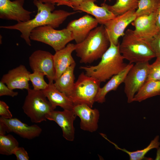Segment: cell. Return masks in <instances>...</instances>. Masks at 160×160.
Instances as JSON below:
<instances>
[{
    "mask_svg": "<svg viewBox=\"0 0 160 160\" xmlns=\"http://www.w3.org/2000/svg\"><path fill=\"white\" fill-rule=\"evenodd\" d=\"M33 3L37 9V14L33 18L12 25L0 27L1 28L19 31L21 33L20 37L29 46H31L30 33L34 29L46 25H50L55 28H57L68 17L79 12H69L63 10L53 11L55 4L43 3L38 0H33Z\"/></svg>",
    "mask_w": 160,
    "mask_h": 160,
    "instance_id": "1",
    "label": "cell"
},
{
    "mask_svg": "<svg viewBox=\"0 0 160 160\" xmlns=\"http://www.w3.org/2000/svg\"><path fill=\"white\" fill-rule=\"evenodd\" d=\"M110 42L108 48L97 65L80 68L85 71L86 75L96 79L100 82H105L119 73L127 65L124 62V59L120 52V43L116 45Z\"/></svg>",
    "mask_w": 160,
    "mask_h": 160,
    "instance_id": "2",
    "label": "cell"
},
{
    "mask_svg": "<svg viewBox=\"0 0 160 160\" xmlns=\"http://www.w3.org/2000/svg\"><path fill=\"white\" fill-rule=\"evenodd\" d=\"M110 44L105 26L101 25L91 31L82 42L75 44V51L80 63H90L101 58Z\"/></svg>",
    "mask_w": 160,
    "mask_h": 160,
    "instance_id": "3",
    "label": "cell"
},
{
    "mask_svg": "<svg viewBox=\"0 0 160 160\" xmlns=\"http://www.w3.org/2000/svg\"><path fill=\"white\" fill-rule=\"evenodd\" d=\"M120 52L124 59L130 63L149 62L156 57L149 42L141 39L128 29L119 45Z\"/></svg>",
    "mask_w": 160,
    "mask_h": 160,
    "instance_id": "4",
    "label": "cell"
},
{
    "mask_svg": "<svg viewBox=\"0 0 160 160\" xmlns=\"http://www.w3.org/2000/svg\"><path fill=\"white\" fill-rule=\"evenodd\" d=\"M22 108L32 122L46 121L47 116L55 109L41 90H27Z\"/></svg>",
    "mask_w": 160,
    "mask_h": 160,
    "instance_id": "5",
    "label": "cell"
},
{
    "mask_svg": "<svg viewBox=\"0 0 160 160\" xmlns=\"http://www.w3.org/2000/svg\"><path fill=\"white\" fill-rule=\"evenodd\" d=\"M98 80L84 72L79 76L68 96L74 105L84 104L92 108L100 83Z\"/></svg>",
    "mask_w": 160,
    "mask_h": 160,
    "instance_id": "6",
    "label": "cell"
},
{
    "mask_svg": "<svg viewBox=\"0 0 160 160\" xmlns=\"http://www.w3.org/2000/svg\"><path fill=\"white\" fill-rule=\"evenodd\" d=\"M31 40L41 42L52 47L55 52L65 47L73 40L71 32L66 28L56 30L49 25L34 29L30 33Z\"/></svg>",
    "mask_w": 160,
    "mask_h": 160,
    "instance_id": "7",
    "label": "cell"
},
{
    "mask_svg": "<svg viewBox=\"0 0 160 160\" xmlns=\"http://www.w3.org/2000/svg\"><path fill=\"white\" fill-rule=\"evenodd\" d=\"M150 65L149 62L135 63L127 73L124 83L128 103L133 102L135 95L146 82Z\"/></svg>",
    "mask_w": 160,
    "mask_h": 160,
    "instance_id": "8",
    "label": "cell"
},
{
    "mask_svg": "<svg viewBox=\"0 0 160 160\" xmlns=\"http://www.w3.org/2000/svg\"><path fill=\"white\" fill-rule=\"evenodd\" d=\"M42 131L36 124L29 126L15 118L0 117V134L13 132L23 138L31 140L39 136Z\"/></svg>",
    "mask_w": 160,
    "mask_h": 160,
    "instance_id": "9",
    "label": "cell"
},
{
    "mask_svg": "<svg viewBox=\"0 0 160 160\" xmlns=\"http://www.w3.org/2000/svg\"><path fill=\"white\" fill-rule=\"evenodd\" d=\"M29 62L33 72L38 71L44 73L49 82L55 81L56 73L53 55L51 53L41 50H36L29 57Z\"/></svg>",
    "mask_w": 160,
    "mask_h": 160,
    "instance_id": "10",
    "label": "cell"
},
{
    "mask_svg": "<svg viewBox=\"0 0 160 160\" xmlns=\"http://www.w3.org/2000/svg\"><path fill=\"white\" fill-rule=\"evenodd\" d=\"M135 11L131 10L118 15L104 24L110 41L115 45L118 44L119 38L124 35L126 27L136 17Z\"/></svg>",
    "mask_w": 160,
    "mask_h": 160,
    "instance_id": "11",
    "label": "cell"
},
{
    "mask_svg": "<svg viewBox=\"0 0 160 160\" xmlns=\"http://www.w3.org/2000/svg\"><path fill=\"white\" fill-rule=\"evenodd\" d=\"M157 14V10L136 17L131 23L135 28L133 31L137 37L149 42L159 33L156 24Z\"/></svg>",
    "mask_w": 160,
    "mask_h": 160,
    "instance_id": "12",
    "label": "cell"
},
{
    "mask_svg": "<svg viewBox=\"0 0 160 160\" xmlns=\"http://www.w3.org/2000/svg\"><path fill=\"white\" fill-rule=\"evenodd\" d=\"M25 0H0V18L7 20L25 22L31 19V12L25 9Z\"/></svg>",
    "mask_w": 160,
    "mask_h": 160,
    "instance_id": "13",
    "label": "cell"
},
{
    "mask_svg": "<svg viewBox=\"0 0 160 160\" xmlns=\"http://www.w3.org/2000/svg\"><path fill=\"white\" fill-rule=\"evenodd\" d=\"M76 116L73 109L62 111L53 110L47 116L46 118L55 122L61 128L63 137L72 141L75 138L73 123Z\"/></svg>",
    "mask_w": 160,
    "mask_h": 160,
    "instance_id": "14",
    "label": "cell"
},
{
    "mask_svg": "<svg viewBox=\"0 0 160 160\" xmlns=\"http://www.w3.org/2000/svg\"><path fill=\"white\" fill-rule=\"evenodd\" d=\"M98 23L95 18L86 15L71 21L66 28L71 32L73 40L77 44L84 41Z\"/></svg>",
    "mask_w": 160,
    "mask_h": 160,
    "instance_id": "15",
    "label": "cell"
},
{
    "mask_svg": "<svg viewBox=\"0 0 160 160\" xmlns=\"http://www.w3.org/2000/svg\"><path fill=\"white\" fill-rule=\"evenodd\" d=\"M73 110L80 119V126L81 129L91 132L97 130L100 116L98 109L82 104L74 105Z\"/></svg>",
    "mask_w": 160,
    "mask_h": 160,
    "instance_id": "16",
    "label": "cell"
},
{
    "mask_svg": "<svg viewBox=\"0 0 160 160\" xmlns=\"http://www.w3.org/2000/svg\"><path fill=\"white\" fill-rule=\"evenodd\" d=\"M30 73L25 65H21L4 75L1 81L12 89L28 90L30 89L29 82Z\"/></svg>",
    "mask_w": 160,
    "mask_h": 160,
    "instance_id": "17",
    "label": "cell"
},
{
    "mask_svg": "<svg viewBox=\"0 0 160 160\" xmlns=\"http://www.w3.org/2000/svg\"><path fill=\"white\" fill-rule=\"evenodd\" d=\"M96 0H84L73 8L74 11H81L90 14L95 17L99 23L103 25L108 21L115 18L116 16L108 8L105 3L100 7L95 2Z\"/></svg>",
    "mask_w": 160,
    "mask_h": 160,
    "instance_id": "18",
    "label": "cell"
},
{
    "mask_svg": "<svg viewBox=\"0 0 160 160\" xmlns=\"http://www.w3.org/2000/svg\"><path fill=\"white\" fill-rule=\"evenodd\" d=\"M75 48V44L69 43L64 48L55 52L53 55L56 73L55 80L69 67L75 63L72 56V53Z\"/></svg>",
    "mask_w": 160,
    "mask_h": 160,
    "instance_id": "19",
    "label": "cell"
},
{
    "mask_svg": "<svg viewBox=\"0 0 160 160\" xmlns=\"http://www.w3.org/2000/svg\"><path fill=\"white\" fill-rule=\"evenodd\" d=\"M41 91L55 109L58 106L63 110L73 109L74 105L71 100L56 88L53 82H49L47 88Z\"/></svg>",
    "mask_w": 160,
    "mask_h": 160,
    "instance_id": "20",
    "label": "cell"
},
{
    "mask_svg": "<svg viewBox=\"0 0 160 160\" xmlns=\"http://www.w3.org/2000/svg\"><path fill=\"white\" fill-rule=\"evenodd\" d=\"M133 65V63H129L124 70L113 76L103 87H100L95 97V102L101 103L105 102L108 93L111 91L116 90L124 83L127 73Z\"/></svg>",
    "mask_w": 160,
    "mask_h": 160,
    "instance_id": "21",
    "label": "cell"
},
{
    "mask_svg": "<svg viewBox=\"0 0 160 160\" xmlns=\"http://www.w3.org/2000/svg\"><path fill=\"white\" fill-rule=\"evenodd\" d=\"M76 63L69 67L54 83L56 88L68 97L71 94L75 82L74 71Z\"/></svg>",
    "mask_w": 160,
    "mask_h": 160,
    "instance_id": "22",
    "label": "cell"
},
{
    "mask_svg": "<svg viewBox=\"0 0 160 160\" xmlns=\"http://www.w3.org/2000/svg\"><path fill=\"white\" fill-rule=\"evenodd\" d=\"M160 95V80L147 81L135 95L133 102H141Z\"/></svg>",
    "mask_w": 160,
    "mask_h": 160,
    "instance_id": "23",
    "label": "cell"
},
{
    "mask_svg": "<svg viewBox=\"0 0 160 160\" xmlns=\"http://www.w3.org/2000/svg\"><path fill=\"white\" fill-rule=\"evenodd\" d=\"M105 138L113 144L116 149L121 150L127 154L130 160H152L151 158H146L145 157V155L151 150L157 149L160 146L159 136L158 135H156L151 140L150 144L145 148L133 151H130L125 148H121L116 144L110 141L106 137H105Z\"/></svg>",
    "mask_w": 160,
    "mask_h": 160,
    "instance_id": "24",
    "label": "cell"
},
{
    "mask_svg": "<svg viewBox=\"0 0 160 160\" xmlns=\"http://www.w3.org/2000/svg\"><path fill=\"white\" fill-rule=\"evenodd\" d=\"M140 0H116L113 5H107L108 9L116 16L132 10H136Z\"/></svg>",
    "mask_w": 160,
    "mask_h": 160,
    "instance_id": "25",
    "label": "cell"
},
{
    "mask_svg": "<svg viewBox=\"0 0 160 160\" xmlns=\"http://www.w3.org/2000/svg\"><path fill=\"white\" fill-rule=\"evenodd\" d=\"M19 147V143L10 134H0V154L5 155L13 154L14 150Z\"/></svg>",
    "mask_w": 160,
    "mask_h": 160,
    "instance_id": "26",
    "label": "cell"
},
{
    "mask_svg": "<svg viewBox=\"0 0 160 160\" xmlns=\"http://www.w3.org/2000/svg\"><path fill=\"white\" fill-rule=\"evenodd\" d=\"M160 0H140L135 11L136 17L149 15L157 10Z\"/></svg>",
    "mask_w": 160,
    "mask_h": 160,
    "instance_id": "27",
    "label": "cell"
},
{
    "mask_svg": "<svg viewBox=\"0 0 160 160\" xmlns=\"http://www.w3.org/2000/svg\"><path fill=\"white\" fill-rule=\"evenodd\" d=\"M45 74L38 71H34L29 75L30 81L31 82L33 89L36 90H42L48 87V84L44 78Z\"/></svg>",
    "mask_w": 160,
    "mask_h": 160,
    "instance_id": "28",
    "label": "cell"
},
{
    "mask_svg": "<svg viewBox=\"0 0 160 160\" xmlns=\"http://www.w3.org/2000/svg\"><path fill=\"white\" fill-rule=\"evenodd\" d=\"M160 80V59L156 58L151 64H150L147 81Z\"/></svg>",
    "mask_w": 160,
    "mask_h": 160,
    "instance_id": "29",
    "label": "cell"
},
{
    "mask_svg": "<svg viewBox=\"0 0 160 160\" xmlns=\"http://www.w3.org/2000/svg\"><path fill=\"white\" fill-rule=\"evenodd\" d=\"M156 58L160 59V32L149 42Z\"/></svg>",
    "mask_w": 160,
    "mask_h": 160,
    "instance_id": "30",
    "label": "cell"
},
{
    "mask_svg": "<svg viewBox=\"0 0 160 160\" xmlns=\"http://www.w3.org/2000/svg\"><path fill=\"white\" fill-rule=\"evenodd\" d=\"M18 93L9 88L5 84L0 81V96H8L12 97L17 96Z\"/></svg>",
    "mask_w": 160,
    "mask_h": 160,
    "instance_id": "31",
    "label": "cell"
},
{
    "mask_svg": "<svg viewBox=\"0 0 160 160\" xmlns=\"http://www.w3.org/2000/svg\"><path fill=\"white\" fill-rule=\"evenodd\" d=\"M9 106L4 101H0V116L1 117L9 119L12 118V115L9 110Z\"/></svg>",
    "mask_w": 160,
    "mask_h": 160,
    "instance_id": "32",
    "label": "cell"
},
{
    "mask_svg": "<svg viewBox=\"0 0 160 160\" xmlns=\"http://www.w3.org/2000/svg\"><path fill=\"white\" fill-rule=\"evenodd\" d=\"M13 154L16 157L17 160H28L29 157L27 151L23 147H18L14 151Z\"/></svg>",
    "mask_w": 160,
    "mask_h": 160,
    "instance_id": "33",
    "label": "cell"
},
{
    "mask_svg": "<svg viewBox=\"0 0 160 160\" xmlns=\"http://www.w3.org/2000/svg\"><path fill=\"white\" fill-rule=\"evenodd\" d=\"M56 3L57 5L59 6L64 5L73 8V6L70 4L69 0H56Z\"/></svg>",
    "mask_w": 160,
    "mask_h": 160,
    "instance_id": "34",
    "label": "cell"
},
{
    "mask_svg": "<svg viewBox=\"0 0 160 160\" xmlns=\"http://www.w3.org/2000/svg\"><path fill=\"white\" fill-rule=\"evenodd\" d=\"M156 24L159 32H160V3L157 10Z\"/></svg>",
    "mask_w": 160,
    "mask_h": 160,
    "instance_id": "35",
    "label": "cell"
},
{
    "mask_svg": "<svg viewBox=\"0 0 160 160\" xmlns=\"http://www.w3.org/2000/svg\"><path fill=\"white\" fill-rule=\"evenodd\" d=\"M84 0H69V2L70 4L73 6H75L79 5L81 2ZM106 0H108L109 1H111V0H105V1Z\"/></svg>",
    "mask_w": 160,
    "mask_h": 160,
    "instance_id": "36",
    "label": "cell"
},
{
    "mask_svg": "<svg viewBox=\"0 0 160 160\" xmlns=\"http://www.w3.org/2000/svg\"><path fill=\"white\" fill-rule=\"evenodd\" d=\"M156 149V156L155 160H160V146Z\"/></svg>",
    "mask_w": 160,
    "mask_h": 160,
    "instance_id": "37",
    "label": "cell"
},
{
    "mask_svg": "<svg viewBox=\"0 0 160 160\" xmlns=\"http://www.w3.org/2000/svg\"><path fill=\"white\" fill-rule=\"evenodd\" d=\"M43 3H51L55 4L56 3V0H38Z\"/></svg>",
    "mask_w": 160,
    "mask_h": 160,
    "instance_id": "38",
    "label": "cell"
}]
</instances>
